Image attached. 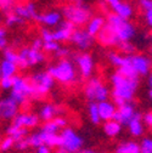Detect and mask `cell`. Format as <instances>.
I'll use <instances>...</instances> for the list:
<instances>
[{"instance_id": "1", "label": "cell", "mask_w": 152, "mask_h": 153, "mask_svg": "<svg viewBox=\"0 0 152 153\" xmlns=\"http://www.w3.org/2000/svg\"><path fill=\"white\" fill-rule=\"evenodd\" d=\"M136 35V27L130 20L119 17L116 13H108L106 25L99 33L98 39L104 46H119L130 42Z\"/></svg>"}, {"instance_id": "2", "label": "cell", "mask_w": 152, "mask_h": 153, "mask_svg": "<svg viewBox=\"0 0 152 153\" xmlns=\"http://www.w3.org/2000/svg\"><path fill=\"white\" fill-rule=\"evenodd\" d=\"M112 82V96L116 105L122 106L125 102H130L139 88V78H129L121 73H115L111 76Z\"/></svg>"}, {"instance_id": "3", "label": "cell", "mask_w": 152, "mask_h": 153, "mask_svg": "<svg viewBox=\"0 0 152 153\" xmlns=\"http://www.w3.org/2000/svg\"><path fill=\"white\" fill-rule=\"evenodd\" d=\"M92 9L88 5L82 3H69L62 7V15L65 20L71 22L72 25L82 27L88 25V22L92 17Z\"/></svg>"}, {"instance_id": "4", "label": "cell", "mask_w": 152, "mask_h": 153, "mask_svg": "<svg viewBox=\"0 0 152 153\" xmlns=\"http://www.w3.org/2000/svg\"><path fill=\"white\" fill-rule=\"evenodd\" d=\"M48 72L52 75V78L65 85H69L77 82V71L72 61L67 59L60 60L57 63L51 65L48 68Z\"/></svg>"}, {"instance_id": "5", "label": "cell", "mask_w": 152, "mask_h": 153, "mask_svg": "<svg viewBox=\"0 0 152 153\" xmlns=\"http://www.w3.org/2000/svg\"><path fill=\"white\" fill-rule=\"evenodd\" d=\"M10 96L18 103L22 105L27 101V99L34 96V91L29 79H26L21 75H13L12 76V89Z\"/></svg>"}, {"instance_id": "6", "label": "cell", "mask_w": 152, "mask_h": 153, "mask_svg": "<svg viewBox=\"0 0 152 153\" xmlns=\"http://www.w3.org/2000/svg\"><path fill=\"white\" fill-rule=\"evenodd\" d=\"M84 94L90 102H98L99 103V102L108 100L110 90L100 78L91 76L84 88Z\"/></svg>"}, {"instance_id": "7", "label": "cell", "mask_w": 152, "mask_h": 153, "mask_svg": "<svg viewBox=\"0 0 152 153\" xmlns=\"http://www.w3.org/2000/svg\"><path fill=\"white\" fill-rule=\"evenodd\" d=\"M84 140L83 137L74 131L72 128H63L60 134V148L69 152V153H78L83 147Z\"/></svg>"}, {"instance_id": "8", "label": "cell", "mask_w": 152, "mask_h": 153, "mask_svg": "<svg viewBox=\"0 0 152 153\" xmlns=\"http://www.w3.org/2000/svg\"><path fill=\"white\" fill-rule=\"evenodd\" d=\"M29 82H31L33 91H34V96H44V95H46L54 88L56 80L46 71V72L33 73L29 76Z\"/></svg>"}, {"instance_id": "9", "label": "cell", "mask_w": 152, "mask_h": 153, "mask_svg": "<svg viewBox=\"0 0 152 153\" xmlns=\"http://www.w3.org/2000/svg\"><path fill=\"white\" fill-rule=\"evenodd\" d=\"M44 61H45V55L43 53L42 50H37V49H33L31 46V48H22L20 51H18L17 66L22 69L37 66Z\"/></svg>"}, {"instance_id": "10", "label": "cell", "mask_w": 152, "mask_h": 153, "mask_svg": "<svg viewBox=\"0 0 152 153\" xmlns=\"http://www.w3.org/2000/svg\"><path fill=\"white\" fill-rule=\"evenodd\" d=\"M129 63L135 71V73L139 75H148L150 71L152 68V60L146 55H140V53H133L128 55Z\"/></svg>"}, {"instance_id": "11", "label": "cell", "mask_w": 152, "mask_h": 153, "mask_svg": "<svg viewBox=\"0 0 152 153\" xmlns=\"http://www.w3.org/2000/svg\"><path fill=\"white\" fill-rule=\"evenodd\" d=\"M74 56H75L74 60H75V63H77V66H78L80 75L84 79H90L92 73H94V67H95L92 56L88 52L75 53Z\"/></svg>"}, {"instance_id": "12", "label": "cell", "mask_w": 152, "mask_h": 153, "mask_svg": "<svg viewBox=\"0 0 152 153\" xmlns=\"http://www.w3.org/2000/svg\"><path fill=\"white\" fill-rule=\"evenodd\" d=\"M94 38L95 36L90 35L86 29L77 28V29H74V32L72 33L69 42L73 45H75V48L79 49L80 51H86L94 44Z\"/></svg>"}, {"instance_id": "13", "label": "cell", "mask_w": 152, "mask_h": 153, "mask_svg": "<svg viewBox=\"0 0 152 153\" xmlns=\"http://www.w3.org/2000/svg\"><path fill=\"white\" fill-rule=\"evenodd\" d=\"M101 1L108 5L113 13L118 15L122 18L130 20L134 16V7L127 1H123V0H101Z\"/></svg>"}, {"instance_id": "14", "label": "cell", "mask_w": 152, "mask_h": 153, "mask_svg": "<svg viewBox=\"0 0 152 153\" xmlns=\"http://www.w3.org/2000/svg\"><path fill=\"white\" fill-rule=\"evenodd\" d=\"M18 105L11 96L0 99V119L13 120L18 114Z\"/></svg>"}, {"instance_id": "15", "label": "cell", "mask_w": 152, "mask_h": 153, "mask_svg": "<svg viewBox=\"0 0 152 153\" xmlns=\"http://www.w3.org/2000/svg\"><path fill=\"white\" fill-rule=\"evenodd\" d=\"M136 114V111H135V105L133 101L130 102H125L123 103L122 106H118V109L115 114V118L113 120L118 122L121 125H128L129 122L134 118V116Z\"/></svg>"}, {"instance_id": "16", "label": "cell", "mask_w": 152, "mask_h": 153, "mask_svg": "<svg viewBox=\"0 0 152 153\" xmlns=\"http://www.w3.org/2000/svg\"><path fill=\"white\" fill-rule=\"evenodd\" d=\"M62 17H63L62 12L52 10V11H46L44 13H38L35 21L46 27H57L62 22Z\"/></svg>"}, {"instance_id": "17", "label": "cell", "mask_w": 152, "mask_h": 153, "mask_svg": "<svg viewBox=\"0 0 152 153\" xmlns=\"http://www.w3.org/2000/svg\"><path fill=\"white\" fill-rule=\"evenodd\" d=\"M74 29H75L74 25H72L68 21H62L57 26V28L52 32L54 40L57 42V43H63V42L69 40L71 36H72V33L74 32Z\"/></svg>"}, {"instance_id": "18", "label": "cell", "mask_w": 152, "mask_h": 153, "mask_svg": "<svg viewBox=\"0 0 152 153\" xmlns=\"http://www.w3.org/2000/svg\"><path fill=\"white\" fill-rule=\"evenodd\" d=\"M39 117L37 114H32V113H18L13 119V125L20 126V128H26V129H31V128H35L39 124Z\"/></svg>"}, {"instance_id": "19", "label": "cell", "mask_w": 152, "mask_h": 153, "mask_svg": "<svg viewBox=\"0 0 152 153\" xmlns=\"http://www.w3.org/2000/svg\"><path fill=\"white\" fill-rule=\"evenodd\" d=\"M13 12L20 17H22L25 21L26 20H35L38 16L35 4L32 1H28L26 4H17L16 7L13 9Z\"/></svg>"}, {"instance_id": "20", "label": "cell", "mask_w": 152, "mask_h": 153, "mask_svg": "<svg viewBox=\"0 0 152 153\" xmlns=\"http://www.w3.org/2000/svg\"><path fill=\"white\" fill-rule=\"evenodd\" d=\"M98 106H99V113H100L101 120L108 122V120H112L113 118H115V114L117 112V108H116V105L113 102H110L107 100V101L99 102Z\"/></svg>"}, {"instance_id": "21", "label": "cell", "mask_w": 152, "mask_h": 153, "mask_svg": "<svg viewBox=\"0 0 152 153\" xmlns=\"http://www.w3.org/2000/svg\"><path fill=\"white\" fill-rule=\"evenodd\" d=\"M106 25V18L101 15H96V16H92L91 20L88 22L86 25V30L89 32L90 35L92 36H98L99 33L102 30V28Z\"/></svg>"}, {"instance_id": "22", "label": "cell", "mask_w": 152, "mask_h": 153, "mask_svg": "<svg viewBox=\"0 0 152 153\" xmlns=\"http://www.w3.org/2000/svg\"><path fill=\"white\" fill-rule=\"evenodd\" d=\"M142 117H141V114L136 112V114L134 116V118H133L129 124L127 125L128 126V130L129 132L133 136H135V137H139L141 136L142 134H144V123H142Z\"/></svg>"}, {"instance_id": "23", "label": "cell", "mask_w": 152, "mask_h": 153, "mask_svg": "<svg viewBox=\"0 0 152 153\" xmlns=\"http://www.w3.org/2000/svg\"><path fill=\"white\" fill-rule=\"evenodd\" d=\"M60 113V109L52 103H45L39 111V119L44 122H50L56 118V114Z\"/></svg>"}, {"instance_id": "24", "label": "cell", "mask_w": 152, "mask_h": 153, "mask_svg": "<svg viewBox=\"0 0 152 153\" xmlns=\"http://www.w3.org/2000/svg\"><path fill=\"white\" fill-rule=\"evenodd\" d=\"M6 134L7 136H10L11 139H13L15 143L21 141L23 139L27 137V134H28V129L26 128H20V126H16L13 124H11L7 129H6Z\"/></svg>"}, {"instance_id": "25", "label": "cell", "mask_w": 152, "mask_h": 153, "mask_svg": "<svg viewBox=\"0 0 152 153\" xmlns=\"http://www.w3.org/2000/svg\"><path fill=\"white\" fill-rule=\"evenodd\" d=\"M17 68L18 66L11 61L3 59V61L0 62V71H1V75L4 78H12L17 73Z\"/></svg>"}, {"instance_id": "26", "label": "cell", "mask_w": 152, "mask_h": 153, "mask_svg": "<svg viewBox=\"0 0 152 153\" xmlns=\"http://www.w3.org/2000/svg\"><path fill=\"white\" fill-rule=\"evenodd\" d=\"M116 153H141V148L135 141H125L117 146Z\"/></svg>"}, {"instance_id": "27", "label": "cell", "mask_w": 152, "mask_h": 153, "mask_svg": "<svg viewBox=\"0 0 152 153\" xmlns=\"http://www.w3.org/2000/svg\"><path fill=\"white\" fill-rule=\"evenodd\" d=\"M104 131L108 137H116L122 131V125L116 120H108L104 124Z\"/></svg>"}, {"instance_id": "28", "label": "cell", "mask_w": 152, "mask_h": 153, "mask_svg": "<svg viewBox=\"0 0 152 153\" xmlns=\"http://www.w3.org/2000/svg\"><path fill=\"white\" fill-rule=\"evenodd\" d=\"M107 60L110 61L111 65H113L117 68H121L122 66H124L127 61V56H122L121 53L115 52V51H110L107 52Z\"/></svg>"}, {"instance_id": "29", "label": "cell", "mask_w": 152, "mask_h": 153, "mask_svg": "<svg viewBox=\"0 0 152 153\" xmlns=\"http://www.w3.org/2000/svg\"><path fill=\"white\" fill-rule=\"evenodd\" d=\"M88 114H89V119L92 124L98 125L101 122L100 118V113H99V106L98 102H90L88 106Z\"/></svg>"}, {"instance_id": "30", "label": "cell", "mask_w": 152, "mask_h": 153, "mask_svg": "<svg viewBox=\"0 0 152 153\" xmlns=\"http://www.w3.org/2000/svg\"><path fill=\"white\" fill-rule=\"evenodd\" d=\"M27 140H28V143H29V147H39L42 145H44V139H43V134L42 131H37V132H33L29 136H27Z\"/></svg>"}, {"instance_id": "31", "label": "cell", "mask_w": 152, "mask_h": 153, "mask_svg": "<svg viewBox=\"0 0 152 153\" xmlns=\"http://www.w3.org/2000/svg\"><path fill=\"white\" fill-rule=\"evenodd\" d=\"M5 23L7 27H15V26H20V25H23L25 23V20L22 17H20L18 15H16L13 11L7 13L6 15V20H5Z\"/></svg>"}, {"instance_id": "32", "label": "cell", "mask_w": 152, "mask_h": 153, "mask_svg": "<svg viewBox=\"0 0 152 153\" xmlns=\"http://www.w3.org/2000/svg\"><path fill=\"white\" fill-rule=\"evenodd\" d=\"M59 129L60 128L55 124L54 120H50V122H45V124L43 125V128L40 130H43L46 134H50V135H56V134L59 132Z\"/></svg>"}, {"instance_id": "33", "label": "cell", "mask_w": 152, "mask_h": 153, "mask_svg": "<svg viewBox=\"0 0 152 153\" xmlns=\"http://www.w3.org/2000/svg\"><path fill=\"white\" fill-rule=\"evenodd\" d=\"M3 56H4V60L11 61L13 63H18V52L13 51L12 49H5L3 50Z\"/></svg>"}, {"instance_id": "34", "label": "cell", "mask_w": 152, "mask_h": 153, "mask_svg": "<svg viewBox=\"0 0 152 153\" xmlns=\"http://www.w3.org/2000/svg\"><path fill=\"white\" fill-rule=\"evenodd\" d=\"M61 46H60V43H57V42H55V40H52V42H46V43H44V46H43V49L46 51V52H56L59 49H60Z\"/></svg>"}, {"instance_id": "35", "label": "cell", "mask_w": 152, "mask_h": 153, "mask_svg": "<svg viewBox=\"0 0 152 153\" xmlns=\"http://www.w3.org/2000/svg\"><path fill=\"white\" fill-rule=\"evenodd\" d=\"M141 153H152V139L146 137L140 143Z\"/></svg>"}, {"instance_id": "36", "label": "cell", "mask_w": 152, "mask_h": 153, "mask_svg": "<svg viewBox=\"0 0 152 153\" xmlns=\"http://www.w3.org/2000/svg\"><path fill=\"white\" fill-rule=\"evenodd\" d=\"M118 49H119L122 52H124L125 55H133V53L135 52V46L133 45L130 42H128V43H123L122 45L118 46Z\"/></svg>"}, {"instance_id": "37", "label": "cell", "mask_w": 152, "mask_h": 153, "mask_svg": "<svg viewBox=\"0 0 152 153\" xmlns=\"http://www.w3.org/2000/svg\"><path fill=\"white\" fill-rule=\"evenodd\" d=\"M15 145V141H13V139H11L10 136H7V137H5L1 142H0V151L1 152H5V151H9L12 146Z\"/></svg>"}, {"instance_id": "38", "label": "cell", "mask_w": 152, "mask_h": 153, "mask_svg": "<svg viewBox=\"0 0 152 153\" xmlns=\"http://www.w3.org/2000/svg\"><path fill=\"white\" fill-rule=\"evenodd\" d=\"M7 45V32L4 27H0V50H5Z\"/></svg>"}, {"instance_id": "39", "label": "cell", "mask_w": 152, "mask_h": 153, "mask_svg": "<svg viewBox=\"0 0 152 153\" xmlns=\"http://www.w3.org/2000/svg\"><path fill=\"white\" fill-rule=\"evenodd\" d=\"M40 38L43 39L44 43H46V42H52V40H54L52 32H51L50 29H48V28H43V29L40 30Z\"/></svg>"}, {"instance_id": "40", "label": "cell", "mask_w": 152, "mask_h": 153, "mask_svg": "<svg viewBox=\"0 0 152 153\" xmlns=\"http://www.w3.org/2000/svg\"><path fill=\"white\" fill-rule=\"evenodd\" d=\"M0 89L3 90H11L12 89V78H3L0 79Z\"/></svg>"}, {"instance_id": "41", "label": "cell", "mask_w": 152, "mask_h": 153, "mask_svg": "<svg viewBox=\"0 0 152 153\" xmlns=\"http://www.w3.org/2000/svg\"><path fill=\"white\" fill-rule=\"evenodd\" d=\"M142 12H144V20H145L146 25L150 28H152V7L146 11H142Z\"/></svg>"}, {"instance_id": "42", "label": "cell", "mask_w": 152, "mask_h": 153, "mask_svg": "<svg viewBox=\"0 0 152 153\" xmlns=\"http://www.w3.org/2000/svg\"><path fill=\"white\" fill-rule=\"evenodd\" d=\"M138 4L141 11H146L152 7V0H138Z\"/></svg>"}, {"instance_id": "43", "label": "cell", "mask_w": 152, "mask_h": 153, "mask_svg": "<svg viewBox=\"0 0 152 153\" xmlns=\"http://www.w3.org/2000/svg\"><path fill=\"white\" fill-rule=\"evenodd\" d=\"M15 146H16V148H17V149H20V151H25V149H27V148L29 147V143H28V140H27V137H26V139H23V140H21V141L16 142V143H15Z\"/></svg>"}, {"instance_id": "44", "label": "cell", "mask_w": 152, "mask_h": 153, "mask_svg": "<svg viewBox=\"0 0 152 153\" xmlns=\"http://www.w3.org/2000/svg\"><path fill=\"white\" fill-rule=\"evenodd\" d=\"M71 53V51H69V49H67V48H65V46H61L57 51L55 52V56H57V57H62V59H65L66 56H68Z\"/></svg>"}, {"instance_id": "45", "label": "cell", "mask_w": 152, "mask_h": 153, "mask_svg": "<svg viewBox=\"0 0 152 153\" xmlns=\"http://www.w3.org/2000/svg\"><path fill=\"white\" fill-rule=\"evenodd\" d=\"M142 120H144V124H146L150 129H152V111H150L145 114L142 117Z\"/></svg>"}, {"instance_id": "46", "label": "cell", "mask_w": 152, "mask_h": 153, "mask_svg": "<svg viewBox=\"0 0 152 153\" xmlns=\"http://www.w3.org/2000/svg\"><path fill=\"white\" fill-rule=\"evenodd\" d=\"M43 46H44V42H43L42 38H37V39H34L32 43V48L37 49V50H42Z\"/></svg>"}, {"instance_id": "47", "label": "cell", "mask_w": 152, "mask_h": 153, "mask_svg": "<svg viewBox=\"0 0 152 153\" xmlns=\"http://www.w3.org/2000/svg\"><path fill=\"white\" fill-rule=\"evenodd\" d=\"M54 122H55V124L57 125L59 128H65V126L67 125V120H66L65 118H61V117L55 118V119H54Z\"/></svg>"}, {"instance_id": "48", "label": "cell", "mask_w": 152, "mask_h": 153, "mask_svg": "<svg viewBox=\"0 0 152 153\" xmlns=\"http://www.w3.org/2000/svg\"><path fill=\"white\" fill-rule=\"evenodd\" d=\"M37 153H51L50 147L46 145H42L39 147H37Z\"/></svg>"}, {"instance_id": "49", "label": "cell", "mask_w": 152, "mask_h": 153, "mask_svg": "<svg viewBox=\"0 0 152 153\" xmlns=\"http://www.w3.org/2000/svg\"><path fill=\"white\" fill-rule=\"evenodd\" d=\"M147 85H148L150 88H152V73H150V74L147 75Z\"/></svg>"}, {"instance_id": "50", "label": "cell", "mask_w": 152, "mask_h": 153, "mask_svg": "<svg viewBox=\"0 0 152 153\" xmlns=\"http://www.w3.org/2000/svg\"><path fill=\"white\" fill-rule=\"evenodd\" d=\"M80 153H98V152H95L92 149H85V151H82Z\"/></svg>"}, {"instance_id": "51", "label": "cell", "mask_w": 152, "mask_h": 153, "mask_svg": "<svg viewBox=\"0 0 152 153\" xmlns=\"http://www.w3.org/2000/svg\"><path fill=\"white\" fill-rule=\"evenodd\" d=\"M66 1H68V3H82L83 0H66Z\"/></svg>"}, {"instance_id": "52", "label": "cell", "mask_w": 152, "mask_h": 153, "mask_svg": "<svg viewBox=\"0 0 152 153\" xmlns=\"http://www.w3.org/2000/svg\"><path fill=\"white\" fill-rule=\"evenodd\" d=\"M148 97H150V99L152 100V88H151V89L148 90Z\"/></svg>"}, {"instance_id": "53", "label": "cell", "mask_w": 152, "mask_h": 153, "mask_svg": "<svg viewBox=\"0 0 152 153\" xmlns=\"http://www.w3.org/2000/svg\"><path fill=\"white\" fill-rule=\"evenodd\" d=\"M56 153H69V152H66V151H63V149H60V151H57Z\"/></svg>"}, {"instance_id": "54", "label": "cell", "mask_w": 152, "mask_h": 153, "mask_svg": "<svg viewBox=\"0 0 152 153\" xmlns=\"http://www.w3.org/2000/svg\"><path fill=\"white\" fill-rule=\"evenodd\" d=\"M3 78V75H1V71H0V79H1Z\"/></svg>"}, {"instance_id": "55", "label": "cell", "mask_w": 152, "mask_h": 153, "mask_svg": "<svg viewBox=\"0 0 152 153\" xmlns=\"http://www.w3.org/2000/svg\"><path fill=\"white\" fill-rule=\"evenodd\" d=\"M3 3H4V0H0V5H1Z\"/></svg>"}, {"instance_id": "56", "label": "cell", "mask_w": 152, "mask_h": 153, "mask_svg": "<svg viewBox=\"0 0 152 153\" xmlns=\"http://www.w3.org/2000/svg\"><path fill=\"white\" fill-rule=\"evenodd\" d=\"M150 36H151V40H152V32H151V34H150Z\"/></svg>"}, {"instance_id": "57", "label": "cell", "mask_w": 152, "mask_h": 153, "mask_svg": "<svg viewBox=\"0 0 152 153\" xmlns=\"http://www.w3.org/2000/svg\"><path fill=\"white\" fill-rule=\"evenodd\" d=\"M3 141V139H1V136H0V142H1Z\"/></svg>"}, {"instance_id": "58", "label": "cell", "mask_w": 152, "mask_h": 153, "mask_svg": "<svg viewBox=\"0 0 152 153\" xmlns=\"http://www.w3.org/2000/svg\"><path fill=\"white\" fill-rule=\"evenodd\" d=\"M151 51H152V49H151Z\"/></svg>"}]
</instances>
